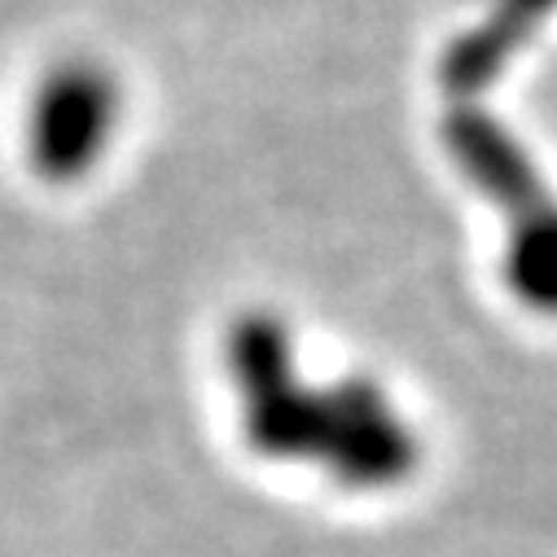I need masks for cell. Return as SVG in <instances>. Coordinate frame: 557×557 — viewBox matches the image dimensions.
Returning <instances> with one entry per match:
<instances>
[{
	"label": "cell",
	"mask_w": 557,
	"mask_h": 557,
	"mask_svg": "<svg viewBox=\"0 0 557 557\" xmlns=\"http://www.w3.org/2000/svg\"><path fill=\"white\" fill-rule=\"evenodd\" d=\"M228 369L255 453L321 461V470L356 487H382L408 474L417 444L386 391L373 382L304 386L290 364V334L272 317L237 321Z\"/></svg>",
	"instance_id": "cell-1"
},
{
	"label": "cell",
	"mask_w": 557,
	"mask_h": 557,
	"mask_svg": "<svg viewBox=\"0 0 557 557\" xmlns=\"http://www.w3.org/2000/svg\"><path fill=\"white\" fill-rule=\"evenodd\" d=\"M444 141L461 172L513 220L505 250L513 295L535 312H557V198L544 189V176L513 136L479 110H453Z\"/></svg>",
	"instance_id": "cell-2"
},
{
	"label": "cell",
	"mask_w": 557,
	"mask_h": 557,
	"mask_svg": "<svg viewBox=\"0 0 557 557\" xmlns=\"http://www.w3.org/2000/svg\"><path fill=\"white\" fill-rule=\"evenodd\" d=\"M123 123V84L97 58L49 66L27 101V159L40 181L71 185L114 146Z\"/></svg>",
	"instance_id": "cell-3"
},
{
	"label": "cell",
	"mask_w": 557,
	"mask_h": 557,
	"mask_svg": "<svg viewBox=\"0 0 557 557\" xmlns=\"http://www.w3.org/2000/svg\"><path fill=\"white\" fill-rule=\"evenodd\" d=\"M553 14L557 0H492V14L474 32H466L444 58V79L461 92L492 84V75L509 66L513 53L531 40V32L544 27Z\"/></svg>",
	"instance_id": "cell-4"
}]
</instances>
